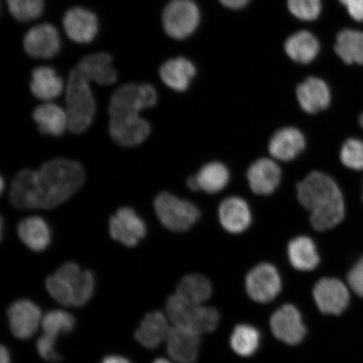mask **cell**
I'll use <instances>...</instances> for the list:
<instances>
[{"label": "cell", "instance_id": "1", "mask_svg": "<svg viewBox=\"0 0 363 363\" xmlns=\"http://www.w3.org/2000/svg\"><path fill=\"white\" fill-rule=\"evenodd\" d=\"M84 181L85 172L79 162L52 159L38 171L18 172L11 184V202L21 210H52L79 191Z\"/></svg>", "mask_w": 363, "mask_h": 363}, {"label": "cell", "instance_id": "2", "mask_svg": "<svg viewBox=\"0 0 363 363\" xmlns=\"http://www.w3.org/2000/svg\"><path fill=\"white\" fill-rule=\"evenodd\" d=\"M157 93L148 83H127L115 90L108 104L110 134L122 147H135L146 140L152 127L140 113L156 106Z\"/></svg>", "mask_w": 363, "mask_h": 363}, {"label": "cell", "instance_id": "3", "mask_svg": "<svg viewBox=\"0 0 363 363\" xmlns=\"http://www.w3.org/2000/svg\"><path fill=\"white\" fill-rule=\"evenodd\" d=\"M299 203L311 212V222L315 230L325 231L334 228L345 216L342 191L335 181L321 172H312L297 185Z\"/></svg>", "mask_w": 363, "mask_h": 363}, {"label": "cell", "instance_id": "4", "mask_svg": "<svg viewBox=\"0 0 363 363\" xmlns=\"http://www.w3.org/2000/svg\"><path fill=\"white\" fill-rule=\"evenodd\" d=\"M91 83L77 68L68 72L65 87V104L68 130L74 134L84 133L93 123L96 102Z\"/></svg>", "mask_w": 363, "mask_h": 363}, {"label": "cell", "instance_id": "5", "mask_svg": "<svg viewBox=\"0 0 363 363\" xmlns=\"http://www.w3.org/2000/svg\"><path fill=\"white\" fill-rule=\"evenodd\" d=\"M166 311L174 326L199 335L212 333L219 325L220 315L216 308L189 302L177 293L167 299Z\"/></svg>", "mask_w": 363, "mask_h": 363}, {"label": "cell", "instance_id": "6", "mask_svg": "<svg viewBox=\"0 0 363 363\" xmlns=\"http://www.w3.org/2000/svg\"><path fill=\"white\" fill-rule=\"evenodd\" d=\"M154 208L162 225L175 233L189 230L201 217V212L194 203L167 192L157 195Z\"/></svg>", "mask_w": 363, "mask_h": 363}, {"label": "cell", "instance_id": "7", "mask_svg": "<svg viewBox=\"0 0 363 363\" xmlns=\"http://www.w3.org/2000/svg\"><path fill=\"white\" fill-rule=\"evenodd\" d=\"M199 8L193 0H171L161 16L164 33L174 40H184L191 35L199 26Z\"/></svg>", "mask_w": 363, "mask_h": 363}, {"label": "cell", "instance_id": "8", "mask_svg": "<svg viewBox=\"0 0 363 363\" xmlns=\"http://www.w3.org/2000/svg\"><path fill=\"white\" fill-rule=\"evenodd\" d=\"M22 45L25 52L31 58L48 60L60 52L62 40L57 27L44 22L26 31Z\"/></svg>", "mask_w": 363, "mask_h": 363}, {"label": "cell", "instance_id": "9", "mask_svg": "<svg viewBox=\"0 0 363 363\" xmlns=\"http://www.w3.org/2000/svg\"><path fill=\"white\" fill-rule=\"evenodd\" d=\"M282 289V280L278 269L270 263H261L248 272L247 292L254 301L269 303L278 296Z\"/></svg>", "mask_w": 363, "mask_h": 363}, {"label": "cell", "instance_id": "10", "mask_svg": "<svg viewBox=\"0 0 363 363\" xmlns=\"http://www.w3.org/2000/svg\"><path fill=\"white\" fill-rule=\"evenodd\" d=\"M62 23L68 39L77 44H89L99 33V18L87 8L72 6L68 9Z\"/></svg>", "mask_w": 363, "mask_h": 363}, {"label": "cell", "instance_id": "11", "mask_svg": "<svg viewBox=\"0 0 363 363\" xmlns=\"http://www.w3.org/2000/svg\"><path fill=\"white\" fill-rule=\"evenodd\" d=\"M110 233L113 240L125 247H134L146 237L147 225L133 208H119L110 219Z\"/></svg>", "mask_w": 363, "mask_h": 363}, {"label": "cell", "instance_id": "12", "mask_svg": "<svg viewBox=\"0 0 363 363\" xmlns=\"http://www.w3.org/2000/svg\"><path fill=\"white\" fill-rule=\"evenodd\" d=\"M270 325L274 337L286 344L298 345L306 335L301 312L293 305H284L276 311Z\"/></svg>", "mask_w": 363, "mask_h": 363}, {"label": "cell", "instance_id": "13", "mask_svg": "<svg viewBox=\"0 0 363 363\" xmlns=\"http://www.w3.org/2000/svg\"><path fill=\"white\" fill-rule=\"evenodd\" d=\"M43 318L40 308L29 299H21L13 303L8 310L11 333L21 340L33 337L42 324Z\"/></svg>", "mask_w": 363, "mask_h": 363}, {"label": "cell", "instance_id": "14", "mask_svg": "<svg viewBox=\"0 0 363 363\" xmlns=\"http://www.w3.org/2000/svg\"><path fill=\"white\" fill-rule=\"evenodd\" d=\"M316 305L324 314L340 315L348 306L349 291L346 285L337 279L325 278L313 290Z\"/></svg>", "mask_w": 363, "mask_h": 363}, {"label": "cell", "instance_id": "15", "mask_svg": "<svg viewBox=\"0 0 363 363\" xmlns=\"http://www.w3.org/2000/svg\"><path fill=\"white\" fill-rule=\"evenodd\" d=\"M75 67L90 83L108 86L115 84L118 79L113 58L106 52L88 54L80 59Z\"/></svg>", "mask_w": 363, "mask_h": 363}, {"label": "cell", "instance_id": "16", "mask_svg": "<svg viewBox=\"0 0 363 363\" xmlns=\"http://www.w3.org/2000/svg\"><path fill=\"white\" fill-rule=\"evenodd\" d=\"M201 342V335L172 326L166 340L167 351L176 362L194 363L197 360Z\"/></svg>", "mask_w": 363, "mask_h": 363}, {"label": "cell", "instance_id": "17", "mask_svg": "<svg viewBox=\"0 0 363 363\" xmlns=\"http://www.w3.org/2000/svg\"><path fill=\"white\" fill-rule=\"evenodd\" d=\"M247 176L250 188L253 193L269 195L279 187L282 172L274 160L261 158L250 166Z\"/></svg>", "mask_w": 363, "mask_h": 363}, {"label": "cell", "instance_id": "18", "mask_svg": "<svg viewBox=\"0 0 363 363\" xmlns=\"http://www.w3.org/2000/svg\"><path fill=\"white\" fill-rule=\"evenodd\" d=\"M65 81L53 67L38 66L30 72V89L36 99L52 102L65 89Z\"/></svg>", "mask_w": 363, "mask_h": 363}, {"label": "cell", "instance_id": "19", "mask_svg": "<svg viewBox=\"0 0 363 363\" xmlns=\"http://www.w3.org/2000/svg\"><path fill=\"white\" fill-rule=\"evenodd\" d=\"M306 147V138L294 127H284L277 130L269 145V151L275 160L289 162L299 155Z\"/></svg>", "mask_w": 363, "mask_h": 363}, {"label": "cell", "instance_id": "20", "mask_svg": "<svg viewBox=\"0 0 363 363\" xmlns=\"http://www.w3.org/2000/svg\"><path fill=\"white\" fill-rule=\"evenodd\" d=\"M252 212L248 203L240 197L224 199L219 207V220L222 227L230 233L240 234L252 223Z\"/></svg>", "mask_w": 363, "mask_h": 363}, {"label": "cell", "instance_id": "21", "mask_svg": "<svg viewBox=\"0 0 363 363\" xmlns=\"http://www.w3.org/2000/svg\"><path fill=\"white\" fill-rule=\"evenodd\" d=\"M195 74L196 69L193 62L183 57L169 59L158 69L159 78L162 83L177 92L187 90Z\"/></svg>", "mask_w": 363, "mask_h": 363}, {"label": "cell", "instance_id": "22", "mask_svg": "<svg viewBox=\"0 0 363 363\" xmlns=\"http://www.w3.org/2000/svg\"><path fill=\"white\" fill-rule=\"evenodd\" d=\"M297 98L303 111L315 113L329 106L330 92L323 80L311 77L298 85Z\"/></svg>", "mask_w": 363, "mask_h": 363}, {"label": "cell", "instance_id": "23", "mask_svg": "<svg viewBox=\"0 0 363 363\" xmlns=\"http://www.w3.org/2000/svg\"><path fill=\"white\" fill-rule=\"evenodd\" d=\"M170 329L167 318L161 312L152 311L143 318L135 337L144 347L154 349L166 342Z\"/></svg>", "mask_w": 363, "mask_h": 363}, {"label": "cell", "instance_id": "24", "mask_svg": "<svg viewBox=\"0 0 363 363\" xmlns=\"http://www.w3.org/2000/svg\"><path fill=\"white\" fill-rule=\"evenodd\" d=\"M33 119L40 133L60 136L68 129V118L65 108L53 102H44L35 107Z\"/></svg>", "mask_w": 363, "mask_h": 363}, {"label": "cell", "instance_id": "25", "mask_svg": "<svg viewBox=\"0 0 363 363\" xmlns=\"http://www.w3.org/2000/svg\"><path fill=\"white\" fill-rule=\"evenodd\" d=\"M17 230L22 242L34 252H43L51 243V230L39 216L26 218L20 222Z\"/></svg>", "mask_w": 363, "mask_h": 363}, {"label": "cell", "instance_id": "26", "mask_svg": "<svg viewBox=\"0 0 363 363\" xmlns=\"http://www.w3.org/2000/svg\"><path fill=\"white\" fill-rule=\"evenodd\" d=\"M290 263L299 271L314 270L320 263V256L314 240L306 235L294 238L289 243Z\"/></svg>", "mask_w": 363, "mask_h": 363}, {"label": "cell", "instance_id": "27", "mask_svg": "<svg viewBox=\"0 0 363 363\" xmlns=\"http://www.w3.org/2000/svg\"><path fill=\"white\" fill-rule=\"evenodd\" d=\"M319 50V42L315 35L308 31H301L290 36L285 44L288 56L299 63H308L314 60Z\"/></svg>", "mask_w": 363, "mask_h": 363}, {"label": "cell", "instance_id": "28", "mask_svg": "<svg viewBox=\"0 0 363 363\" xmlns=\"http://www.w3.org/2000/svg\"><path fill=\"white\" fill-rule=\"evenodd\" d=\"M198 181L199 190L208 194H216L222 191L230 181L228 169L219 162H208L203 166L195 175Z\"/></svg>", "mask_w": 363, "mask_h": 363}, {"label": "cell", "instance_id": "29", "mask_svg": "<svg viewBox=\"0 0 363 363\" xmlns=\"http://www.w3.org/2000/svg\"><path fill=\"white\" fill-rule=\"evenodd\" d=\"M335 50L347 65H363V33L349 29L340 31Z\"/></svg>", "mask_w": 363, "mask_h": 363}, {"label": "cell", "instance_id": "30", "mask_svg": "<svg viewBox=\"0 0 363 363\" xmlns=\"http://www.w3.org/2000/svg\"><path fill=\"white\" fill-rule=\"evenodd\" d=\"M176 293L189 302L202 305L211 298L212 285L204 276L190 274L182 279Z\"/></svg>", "mask_w": 363, "mask_h": 363}, {"label": "cell", "instance_id": "31", "mask_svg": "<svg viewBox=\"0 0 363 363\" xmlns=\"http://www.w3.org/2000/svg\"><path fill=\"white\" fill-rule=\"evenodd\" d=\"M261 335L259 330L250 325H238L230 337V347L242 357L253 355L259 347Z\"/></svg>", "mask_w": 363, "mask_h": 363}, {"label": "cell", "instance_id": "32", "mask_svg": "<svg viewBox=\"0 0 363 363\" xmlns=\"http://www.w3.org/2000/svg\"><path fill=\"white\" fill-rule=\"evenodd\" d=\"M9 13L17 21L38 19L45 11V0H6Z\"/></svg>", "mask_w": 363, "mask_h": 363}, {"label": "cell", "instance_id": "33", "mask_svg": "<svg viewBox=\"0 0 363 363\" xmlns=\"http://www.w3.org/2000/svg\"><path fill=\"white\" fill-rule=\"evenodd\" d=\"M67 282L72 288V306H84L92 298L95 289V279L92 272L82 270L74 279Z\"/></svg>", "mask_w": 363, "mask_h": 363}, {"label": "cell", "instance_id": "34", "mask_svg": "<svg viewBox=\"0 0 363 363\" xmlns=\"http://www.w3.org/2000/svg\"><path fill=\"white\" fill-rule=\"evenodd\" d=\"M74 315L65 311H49L43 318L42 326L44 334L58 337L60 334L70 333L75 328Z\"/></svg>", "mask_w": 363, "mask_h": 363}, {"label": "cell", "instance_id": "35", "mask_svg": "<svg viewBox=\"0 0 363 363\" xmlns=\"http://www.w3.org/2000/svg\"><path fill=\"white\" fill-rule=\"evenodd\" d=\"M340 161L348 169L363 170V140H347L340 150Z\"/></svg>", "mask_w": 363, "mask_h": 363}, {"label": "cell", "instance_id": "36", "mask_svg": "<svg viewBox=\"0 0 363 363\" xmlns=\"http://www.w3.org/2000/svg\"><path fill=\"white\" fill-rule=\"evenodd\" d=\"M290 12L302 21H314L321 10L320 0H288Z\"/></svg>", "mask_w": 363, "mask_h": 363}, {"label": "cell", "instance_id": "37", "mask_svg": "<svg viewBox=\"0 0 363 363\" xmlns=\"http://www.w3.org/2000/svg\"><path fill=\"white\" fill-rule=\"evenodd\" d=\"M48 291L51 296L63 306H70L72 303V293L69 284L56 274L50 276L45 282Z\"/></svg>", "mask_w": 363, "mask_h": 363}, {"label": "cell", "instance_id": "38", "mask_svg": "<svg viewBox=\"0 0 363 363\" xmlns=\"http://www.w3.org/2000/svg\"><path fill=\"white\" fill-rule=\"evenodd\" d=\"M57 338L47 334L40 337L36 342V348L44 360L55 362L61 360V356L56 351Z\"/></svg>", "mask_w": 363, "mask_h": 363}, {"label": "cell", "instance_id": "39", "mask_svg": "<svg viewBox=\"0 0 363 363\" xmlns=\"http://www.w3.org/2000/svg\"><path fill=\"white\" fill-rule=\"evenodd\" d=\"M347 280L353 291L363 297V257L352 267Z\"/></svg>", "mask_w": 363, "mask_h": 363}, {"label": "cell", "instance_id": "40", "mask_svg": "<svg viewBox=\"0 0 363 363\" xmlns=\"http://www.w3.org/2000/svg\"><path fill=\"white\" fill-rule=\"evenodd\" d=\"M356 21L363 22V0H339Z\"/></svg>", "mask_w": 363, "mask_h": 363}, {"label": "cell", "instance_id": "41", "mask_svg": "<svg viewBox=\"0 0 363 363\" xmlns=\"http://www.w3.org/2000/svg\"><path fill=\"white\" fill-rule=\"evenodd\" d=\"M220 3L227 8L237 9L242 8L249 2V0H220Z\"/></svg>", "mask_w": 363, "mask_h": 363}, {"label": "cell", "instance_id": "42", "mask_svg": "<svg viewBox=\"0 0 363 363\" xmlns=\"http://www.w3.org/2000/svg\"><path fill=\"white\" fill-rule=\"evenodd\" d=\"M101 363H131L127 358L121 356H108L104 357Z\"/></svg>", "mask_w": 363, "mask_h": 363}, {"label": "cell", "instance_id": "43", "mask_svg": "<svg viewBox=\"0 0 363 363\" xmlns=\"http://www.w3.org/2000/svg\"><path fill=\"white\" fill-rule=\"evenodd\" d=\"M0 363H11L10 352L4 346L1 347V350H0Z\"/></svg>", "mask_w": 363, "mask_h": 363}, {"label": "cell", "instance_id": "44", "mask_svg": "<svg viewBox=\"0 0 363 363\" xmlns=\"http://www.w3.org/2000/svg\"><path fill=\"white\" fill-rule=\"evenodd\" d=\"M187 185L189 189L193 190V191H198L199 190L198 181L195 175L190 177L187 181Z\"/></svg>", "mask_w": 363, "mask_h": 363}, {"label": "cell", "instance_id": "45", "mask_svg": "<svg viewBox=\"0 0 363 363\" xmlns=\"http://www.w3.org/2000/svg\"><path fill=\"white\" fill-rule=\"evenodd\" d=\"M153 363H172L169 360L164 359V358H157Z\"/></svg>", "mask_w": 363, "mask_h": 363}, {"label": "cell", "instance_id": "46", "mask_svg": "<svg viewBox=\"0 0 363 363\" xmlns=\"http://www.w3.org/2000/svg\"><path fill=\"white\" fill-rule=\"evenodd\" d=\"M359 123L362 126V128L363 129V113H362V115L359 117Z\"/></svg>", "mask_w": 363, "mask_h": 363}, {"label": "cell", "instance_id": "47", "mask_svg": "<svg viewBox=\"0 0 363 363\" xmlns=\"http://www.w3.org/2000/svg\"><path fill=\"white\" fill-rule=\"evenodd\" d=\"M4 179H1V191H3V190H4Z\"/></svg>", "mask_w": 363, "mask_h": 363}, {"label": "cell", "instance_id": "48", "mask_svg": "<svg viewBox=\"0 0 363 363\" xmlns=\"http://www.w3.org/2000/svg\"><path fill=\"white\" fill-rule=\"evenodd\" d=\"M362 199H363V194H362Z\"/></svg>", "mask_w": 363, "mask_h": 363}]
</instances>
